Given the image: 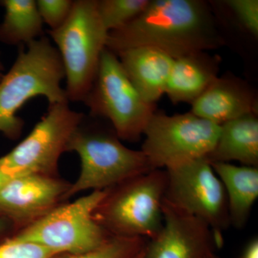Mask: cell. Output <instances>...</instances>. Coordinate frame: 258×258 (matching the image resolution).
Returning <instances> with one entry per match:
<instances>
[{"label":"cell","instance_id":"obj_1","mask_svg":"<svg viewBox=\"0 0 258 258\" xmlns=\"http://www.w3.org/2000/svg\"><path fill=\"white\" fill-rule=\"evenodd\" d=\"M222 38L208 3L201 0H150L121 28L108 32L106 48L118 54L149 47L174 59L220 47Z\"/></svg>","mask_w":258,"mask_h":258},{"label":"cell","instance_id":"obj_2","mask_svg":"<svg viewBox=\"0 0 258 258\" xmlns=\"http://www.w3.org/2000/svg\"><path fill=\"white\" fill-rule=\"evenodd\" d=\"M66 79L60 54L46 37L22 45L14 64L0 81V133L16 140L24 121L17 115L29 100L43 96L49 106L69 103L61 83Z\"/></svg>","mask_w":258,"mask_h":258},{"label":"cell","instance_id":"obj_3","mask_svg":"<svg viewBox=\"0 0 258 258\" xmlns=\"http://www.w3.org/2000/svg\"><path fill=\"white\" fill-rule=\"evenodd\" d=\"M69 152L79 155L81 171L66 200L81 191L109 189L153 170L142 150L125 147L113 128L88 123L85 117L70 140Z\"/></svg>","mask_w":258,"mask_h":258},{"label":"cell","instance_id":"obj_4","mask_svg":"<svg viewBox=\"0 0 258 258\" xmlns=\"http://www.w3.org/2000/svg\"><path fill=\"white\" fill-rule=\"evenodd\" d=\"M166 172L154 169L107 189L93 217L111 236L150 240L163 225Z\"/></svg>","mask_w":258,"mask_h":258},{"label":"cell","instance_id":"obj_5","mask_svg":"<svg viewBox=\"0 0 258 258\" xmlns=\"http://www.w3.org/2000/svg\"><path fill=\"white\" fill-rule=\"evenodd\" d=\"M63 64L69 101L83 102L96 79L108 32L97 9V0H77L66 23L49 31Z\"/></svg>","mask_w":258,"mask_h":258},{"label":"cell","instance_id":"obj_6","mask_svg":"<svg viewBox=\"0 0 258 258\" xmlns=\"http://www.w3.org/2000/svg\"><path fill=\"white\" fill-rule=\"evenodd\" d=\"M83 103L93 117L109 120L120 140L136 142L143 136L155 105L142 98L122 67L119 58L105 48L96 79Z\"/></svg>","mask_w":258,"mask_h":258},{"label":"cell","instance_id":"obj_7","mask_svg":"<svg viewBox=\"0 0 258 258\" xmlns=\"http://www.w3.org/2000/svg\"><path fill=\"white\" fill-rule=\"evenodd\" d=\"M106 192V189L96 190L72 203L60 204L10 237L58 254H79L96 249L111 237L93 217Z\"/></svg>","mask_w":258,"mask_h":258},{"label":"cell","instance_id":"obj_8","mask_svg":"<svg viewBox=\"0 0 258 258\" xmlns=\"http://www.w3.org/2000/svg\"><path fill=\"white\" fill-rule=\"evenodd\" d=\"M220 125L194 114L154 112L148 122L141 150L154 169H170L207 157L213 150Z\"/></svg>","mask_w":258,"mask_h":258},{"label":"cell","instance_id":"obj_9","mask_svg":"<svg viewBox=\"0 0 258 258\" xmlns=\"http://www.w3.org/2000/svg\"><path fill=\"white\" fill-rule=\"evenodd\" d=\"M164 200L185 213L198 217L211 229L215 243L230 223L225 188L206 157L166 169Z\"/></svg>","mask_w":258,"mask_h":258},{"label":"cell","instance_id":"obj_10","mask_svg":"<svg viewBox=\"0 0 258 258\" xmlns=\"http://www.w3.org/2000/svg\"><path fill=\"white\" fill-rule=\"evenodd\" d=\"M84 117L71 109L69 103L50 105L26 138L0 157L2 167L13 176H58L61 155L67 152L70 140Z\"/></svg>","mask_w":258,"mask_h":258},{"label":"cell","instance_id":"obj_11","mask_svg":"<svg viewBox=\"0 0 258 258\" xmlns=\"http://www.w3.org/2000/svg\"><path fill=\"white\" fill-rule=\"evenodd\" d=\"M71 185L59 176H13L0 189V215L18 232L60 205Z\"/></svg>","mask_w":258,"mask_h":258},{"label":"cell","instance_id":"obj_12","mask_svg":"<svg viewBox=\"0 0 258 258\" xmlns=\"http://www.w3.org/2000/svg\"><path fill=\"white\" fill-rule=\"evenodd\" d=\"M162 213V227L147 241L143 258H208L213 252L215 237L205 222L164 200Z\"/></svg>","mask_w":258,"mask_h":258},{"label":"cell","instance_id":"obj_13","mask_svg":"<svg viewBox=\"0 0 258 258\" xmlns=\"http://www.w3.org/2000/svg\"><path fill=\"white\" fill-rule=\"evenodd\" d=\"M191 104V113L217 125L243 115L257 114V100L243 81L218 77Z\"/></svg>","mask_w":258,"mask_h":258},{"label":"cell","instance_id":"obj_14","mask_svg":"<svg viewBox=\"0 0 258 258\" xmlns=\"http://www.w3.org/2000/svg\"><path fill=\"white\" fill-rule=\"evenodd\" d=\"M117 56L142 98L149 104L155 105L165 94L174 59L162 51L149 47L130 49Z\"/></svg>","mask_w":258,"mask_h":258},{"label":"cell","instance_id":"obj_15","mask_svg":"<svg viewBox=\"0 0 258 258\" xmlns=\"http://www.w3.org/2000/svg\"><path fill=\"white\" fill-rule=\"evenodd\" d=\"M219 60L206 52L174 59L165 94L174 103H193L218 78Z\"/></svg>","mask_w":258,"mask_h":258},{"label":"cell","instance_id":"obj_16","mask_svg":"<svg viewBox=\"0 0 258 258\" xmlns=\"http://www.w3.org/2000/svg\"><path fill=\"white\" fill-rule=\"evenodd\" d=\"M210 163L237 161L241 165H258V118L252 113L220 125L213 150L206 157Z\"/></svg>","mask_w":258,"mask_h":258},{"label":"cell","instance_id":"obj_17","mask_svg":"<svg viewBox=\"0 0 258 258\" xmlns=\"http://www.w3.org/2000/svg\"><path fill=\"white\" fill-rule=\"evenodd\" d=\"M225 188L230 225L244 227L258 198V169L230 163H211Z\"/></svg>","mask_w":258,"mask_h":258},{"label":"cell","instance_id":"obj_18","mask_svg":"<svg viewBox=\"0 0 258 258\" xmlns=\"http://www.w3.org/2000/svg\"><path fill=\"white\" fill-rule=\"evenodd\" d=\"M4 20L0 24V42L27 45L42 37V21L35 0H3Z\"/></svg>","mask_w":258,"mask_h":258},{"label":"cell","instance_id":"obj_19","mask_svg":"<svg viewBox=\"0 0 258 258\" xmlns=\"http://www.w3.org/2000/svg\"><path fill=\"white\" fill-rule=\"evenodd\" d=\"M150 0H97V9L108 32L121 28L145 10Z\"/></svg>","mask_w":258,"mask_h":258},{"label":"cell","instance_id":"obj_20","mask_svg":"<svg viewBox=\"0 0 258 258\" xmlns=\"http://www.w3.org/2000/svg\"><path fill=\"white\" fill-rule=\"evenodd\" d=\"M147 240L141 237L111 236L100 247L79 254H60L54 258H137Z\"/></svg>","mask_w":258,"mask_h":258},{"label":"cell","instance_id":"obj_21","mask_svg":"<svg viewBox=\"0 0 258 258\" xmlns=\"http://www.w3.org/2000/svg\"><path fill=\"white\" fill-rule=\"evenodd\" d=\"M58 253L31 242L10 237L0 244V258H54Z\"/></svg>","mask_w":258,"mask_h":258},{"label":"cell","instance_id":"obj_22","mask_svg":"<svg viewBox=\"0 0 258 258\" xmlns=\"http://www.w3.org/2000/svg\"><path fill=\"white\" fill-rule=\"evenodd\" d=\"M72 0H38L37 9L44 23L50 30L60 28L69 18L74 6Z\"/></svg>","mask_w":258,"mask_h":258},{"label":"cell","instance_id":"obj_23","mask_svg":"<svg viewBox=\"0 0 258 258\" xmlns=\"http://www.w3.org/2000/svg\"><path fill=\"white\" fill-rule=\"evenodd\" d=\"M225 3L244 29L254 37H257V0H227Z\"/></svg>","mask_w":258,"mask_h":258},{"label":"cell","instance_id":"obj_24","mask_svg":"<svg viewBox=\"0 0 258 258\" xmlns=\"http://www.w3.org/2000/svg\"><path fill=\"white\" fill-rule=\"evenodd\" d=\"M15 232L13 225L0 215V244L10 238Z\"/></svg>","mask_w":258,"mask_h":258},{"label":"cell","instance_id":"obj_25","mask_svg":"<svg viewBox=\"0 0 258 258\" xmlns=\"http://www.w3.org/2000/svg\"><path fill=\"white\" fill-rule=\"evenodd\" d=\"M240 258H258V239H252L244 247Z\"/></svg>","mask_w":258,"mask_h":258},{"label":"cell","instance_id":"obj_26","mask_svg":"<svg viewBox=\"0 0 258 258\" xmlns=\"http://www.w3.org/2000/svg\"><path fill=\"white\" fill-rule=\"evenodd\" d=\"M13 176L10 175L9 174L6 172L2 167L0 164V189L5 186Z\"/></svg>","mask_w":258,"mask_h":258},{"label":"cell","instance_id":"obj_27","mask_svg":"<svg viewBox=\"0 0 258 258\" xmlns=\"http://www.w3.org/2000/svg\"><path fill=\"white\" fill-rule=\"evenodd\" d=\"M3 71H4V67H3V64L2 63L1 60H0V81H1L2 78L3 77V76H4Z\"/></svg>","mask_w":258,"mask_h":258},{"label":"cell","instance_id":"obj_28","mask_svg":"<svg viewBox=\"0 0 258 258\" xmlns=\"http://www.w3.org/2000/svg\"><path fill=\"white\" fill-rule=\"evenodd\" d=\"M208 258H220L218 257V256L216 254H215V251H213V252H212L210 254V255L208 256Z\"/></svg>","mask_w":258,"mask_h":258},{"label":"cell","instance_id":"obj_29","mask_svg":"<svg viewBox=\"0 0 258 258\" xmlns=\"http://www.w3.org/2000/svg\"><path fill=\"white\" fill-rule=\"evenodd\" d=\"M144 249H143V251H142V252H141V254H139V255L138 256V257H137V258H143V254H144Z\"/></svg>","mask_w":258,"mask_h":258}]
</instances>
